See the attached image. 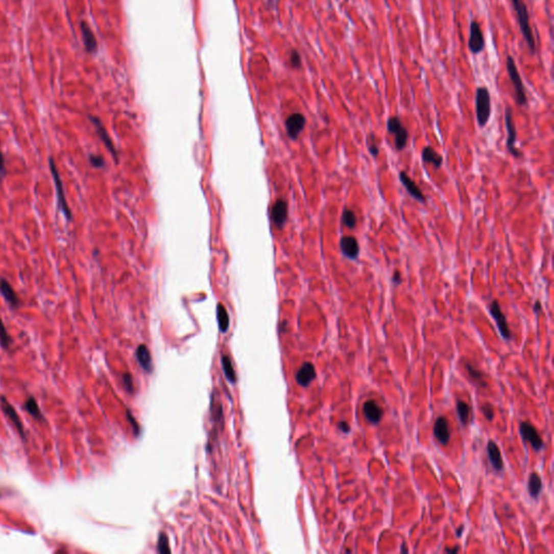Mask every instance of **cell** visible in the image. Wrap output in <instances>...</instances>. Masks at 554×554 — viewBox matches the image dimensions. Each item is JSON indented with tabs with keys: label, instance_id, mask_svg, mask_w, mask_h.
<instances>
[{
	"label": "cell",
	"instance_id": "obj_1",
	"mask_svg": "<svg viewBox=\"0 0 554 554\" xmlns=\"http://www.w3.org/2000/svg\"><path fill=\"white\" fill-rule=\"evenodd\" d=\"M511 3H512V6H513L514 10H515V13H516V16H517V21H519V25H520V29H521L522 35L524 37V40H525L526 44H527V47L531 50V52L534 54L536 52V49H537V47H536V40H535L534 33H533V30H532V26H531L528 8H527V6H526V4L523 2V0H511Z\"/></svg>",
	"mask_w": 554,
	"mask_h": 554
},
{
	"label": "cell",
	"instance_id": "obj_2",
	"mask_svg": "<svg viewBox=\"0 0 554 554\" xmlns=\"http://www.w3.org/2000/svg\"><path fill=\"white\" fill-rule=\"evenodd\" d=\"M475 115L479 127H485L492 115V100L486 87H478L475 92Z\"/></svg>",
	"mask_w": 554,
	"mask_h": 554
},
{
	"label": "cell",
	"instance_id": "obj_3",
	"mask_svg": "<svg viewBox=\"0 0 554 554\" xmlns=\"http://www.w3.org/2000/svg\"><path fill=\"white\" fill-rule=\"evenodd\" d=\"M507 71H508L509 78H510L511 83L514 87L516 103L520 106H525L526 104H527V97H526V91H525L522 77L520 75V71L516 67L515 61L512 56L507 57Z\"/></svg>",
	"mask_w": 554,
	"mask_h": 554
},
{
	"label": "cell",
	"instance_id": "obj_4",
	"mask_svg": "<svg viewBox=\"0 0 554 554\" xmlns=\"http://www.w3.org/2000/svg\"><path fill=\"white\" fill-rule=\"evenodd\" d=\"M49 168H50L51 175H52V178H53V181H54V185H56L57 198H58V204H59L60 210H61V212L63 214H64V216L66 218V219L68 221H70L73 219L71 210H70V208H69V206L67 204V201H66L64 187H63V182H62V179L60 177L59 170H58V168L56 166V162H54L52 157H49Z\"/></svg>",
	"mask_w": 554,
	"mask_h": 554
},
{
	"label": "cell",
	"instance_id": "obj_5",
	"mask_svg": "<svg viewBox=\"0 0 554 554\" xmlns=\"http://www.w3.org/2000/svg\"><path fill=\"white\" fill-rule=\"evenodd\" d=\"M387 130L394 135V144L397 151H403L408 141V130L402 124L399 117H390L387 122Z\"/></svg>",
	"mask_w": 554,
	"mask_h": 554
},
{
	"label": "cell",
	"instance_id": "obj_6",
	"mask_svg": "<svg viewBox=\"0 0 554 554\" xmlns=\"http://www.w3.org/2000/svg\"><path fill=\"white\" fill-rule=\"evenodd\" d=\"M504 123H505V128H507V133H508V139H507L508 151H509V153L511 154L512 156L520 157L521 156V152L517 150L516 147H515V143H516V127H515L514 119H513V110L510 106L505 107Z\"/></svg>",
	"mask_w": 554,
	"mask_h": 554
},
{
	"label": "cell",
	"instance_id": "obj_7",
	"mask_svg": "<svg viewBox=\"0 0 554 554\" xmlns=\"http://www.w3.org/2000/svg\"><path fill=\"white\" fill-rule=\"evenodd\" d=\"M469 50L473 54H479L485 49V37L479 23L474 20L470 24V38L468 42Z\"/></svg>",
	"mask_w": 554,
	"mask_h": 554
},
{
	"label": "cell",
	"instance_id": "obj_8",
	"mask_svg": "<svg viewBox=\"0 0 554 554\" xmlns=\"http://www.w3.org/2000/svg\"><path fill=\"white\" fill-rule=\"evenodd\" d=\"M489 313H490V315L493 316V319L495 320L498 329H499V331H500V334L502 335V338L504 340H510L511 339V331H510V328H509V325H508L505 316H504L503 312L501 311L500 304H499V302L497 300H494L492 303H490Z\"/></svg>",
	"mask_w": 554,
	"mask_h": 554
},
{
	"label": "cell",
	"instance_id": "obj_9",
	"mask_svg": "<svg viewBox=\"0 0 554 554\" xmlns=\"http://www.w3.org/2000/svg\"><path fill=\"white\" fill-rule=\"evenodd\" d=\"M520 433L522 435V439L524 441L529 442L532 447L535 450L539 451L544 447V444L540 438V435L538 434L537 430L535 429V426H533L531 423L522 422L520 425Z\"/></svg>",
	"mask_w": 554,
	"mask_h": 554
},
{
	"label": "cell",
	"instance_id": "obj_10",
	"mask_svg": "<svg viewBox=\"0 0 554 554\" xmlns=\"http://www.w3.org/2000/svg\"><path fill=\"white\" fill-rule=\"evenodd\" d=\"M306 124L305 117L300 113H295L290 115L286 119V130L287 134L289 135L290 139L296 140L299 134L304 129V126Z\"/></svg>",
	"mask_w": 554,
	"mask_h": 554
},
{
	"label": "cell",
	"instance_id": "obj_11",
	"mask_svg": "<svg viewBox=\"0 0 554 554\" xmlns=\"http://www.w3.org/2000/svg\"><path fill=\"white\" fill-rule=\"evenodd\" d=\"M340 250L344 258L349 260H356L359 256V244L354 236H343L340 239Z\"/></svg>",
	"mask_w": 554,
	"mask_h": 554
},
{
	"label": "cell",
	"instance_id": "obj_12",
	"mask_svg": "<svg viewBox=\"0 0 554 554\" xmlns=\"http://www.w3.org/2000/svg\"><path fill=\"white\" fill-rule=\"evenodd\" d=\"M0 405H2L3 411H4L5 415L8 417V419L13 423V425L15 426V429L17 430V433H19L20 437L24 440L25 439L24 425H23V422L21 420L20 416L17 415V413L15 412L14 407L7 401V398L5 396L0 397Z\"/></svg>",
	"mask_w": 554,
	"mask_h": 554
},
{
	"label": "cell",
	"instance_id": "obj_13",
	"mask_svg": "<svg viewBox=\"0 0 554 554\" xmlns=\"http://www.w3.org/2000/svg\"><path fill=\"white\" fill-rule=\"evenodd\" d=\"M89 119H90V122H91V123L93 124V126H94V128H95L98 134H99L100 139H101L102 142L105 144L106 149H107L108 151H110V153L112 154L113 157L115 158V160L118 161V155H117L116 149H115L114 144H113V142H112V140H111V138H110V135H108L106 129L104 128V126H103L102 122L100 121L98 117L92 116V115H89Z\"/></svg>",
	"mask_w": 554,
	"mask_h": 554
},
{
	"label": "cell",
	"instance_id": "obj_14",
	"mask_svg": "<svg viewBox=\"0 0 554 554\" xmlns=\"http://www.w3.org/2000/svg\"><path fill=\"white\" fill-rule=\"evenodd\" d=\"M399 180H401V182L404 185V187L406 188L408 194H410L414 199H416L417 202H419L421 204H425L426 199H425V196L422 193V190L419 187H418V185L416 184L415 181L407 175V172H405V171L399 172Z\"/></svg>",
	"mask_w": 554,
	"mask_h": 554
},
{
	"label": "cell",
	"instance_id": "obj_15",
	"mask_svg": "<svg viewBox=\"0 0 554 554\" xmlns=\"http://www.w3.org/2000/svg\"><path fill=\"white\" fill-rule=\"evenodd\" d=\"M316 378L315 367L312 363H304L301 368L296 374V381L303 388H306L311 384L312 381Z\"/></svg>",
	"mask_w": 554,
	"mask_h": 554
},
{
	"label": "cell",
	"instance_id": "obj_16",
	"mask_svg": "<svg viewBox=\"0 0 554 554\" xmlns=\"http://www.w3.org/2000/svg\"><path fill=\"white\" fill-rule=\"evenodd\" d=\"M287 220V204L283 199L278 201L272 207V221L278 229L283 228Z\"/></svg>",
	"mask_w": 554,
	"mask_h": 554
},
{
	"label": "cell",
	"instance_id": "obj_17",
	"mask_svg": "<svg viewBox=\"0 0 554 554\" xmlns=\"http://www.w3.org/2000/svg\"><path fill=\"white\" fill-rule=\"evenodd\" d=\"M433 433H434V437L437 438V440L442 445H446L449 442L450 432H449V426H448L446 418L445 417L438 418L437 422H435L434 424Z\"/></svg>",
	"mask_w": 554,
	"mask_h": 554
},
{
	"label": "cell",
	"instance_id": "obj_18",
	"mask_svg": "<svg viewBox=\"0 0 554 554\" xmlns=\"http://www.w3.org/2000/svg\"><path fill=\"white\" fill-rule=\"evenodd\" d=\"M0 294L5 298V300L11 307L16 308L20 306V299L12 286L9 284V281L5 278H0Z\"/></svg>",
	"mask_w": 554,
	"mask_h": 554
},
{
	"label": "cell",
	"instance_id": "obj_19",
	"mask_svg": "<svg viewBox=\"0 0 554 554\" xmlns=\"http://www.w3.org/2000/svg\"><path fill=\"white\" fill-rule=\"evenodd\" d=\"M80 31L81 35H83V40L85 48L88 53H95L98 51V42L95 39V36L91 29L88 26V24L84 21L80 22Z\"/></svg>",
	"mask_w": 554,
	"mask_h": 554
},
{
	"label": "cell",
	"instance_id": "obj_20",
	"mask_svg": "<svg viewBox=\"0 0 554 554\" xmlns=\"http://www.w3.org/2000/svg\"><path fill=\"white\" fill-rule=\"evenodd\" d=\"M363 412H364L366 419L372 424H378L383 415L381 407L375 401H367L366 403H364Z\"/></svg>",
	"mask_w": 554,
	"mask_h": 554
},
{
	"label": "cell",
	"instance_id": "obj_21",
	"mask_svg": "<svg viewBox=\"0 0 554 554\" xmlns=\"http://www.w3.org/2000/svg\"><path fill=\"white\" fill-rule=\"evenodd\" d=\"M487 453H488L489 461H490V463H492L493 469L495 471H498V472L502 471L503 461H502L501 452H500V449H499V447L497 446V444L494 441H489L488 442V444H487Z\"/></svg>",
	"mask_w": 554,
	"mask_h": 554
},
{
	"label": "cell",
	"instance_id": "obj_22",
	"mask_svg": "<svg viewBox=\"0 0 554 554\" xmlns=\"http://www.w3.org/2000/svg\"><path fill=\"white\" fill-rule=\"evenodd\" d=\"M135 356H137V359L140 363L141 367L145 371L152 372V370H153L152 356H151V353H150L149 349L145 347L144 344H141V346L138 347L137 351H135Z\"/></svg>",
	"mask_w": 554,
	"mask_h": 554
},
{
	"label": "cell",
	"instance_id": "obj_23",
	"mask_svg": "<svg viewBox=\"0 0 554 554\" xmlns=\"http://www.w3.org/2000/svg\"><path fill=\"white\" fill-rule=\"evenodd\" d=\"M421 158L423 162L432 163V165L439 169L443 165V157L438 152H435L431 147H425L421 152Z\"/></svg>",
	"mask_w": 554,
	"mask_h": 554
},
{
	"label": "cell",
	"instance_id": "obj_24",
	"mask_svg": "<svg viewBox=\"0 0 554 554\" xmlns=\"http://www.w3.org/2000/svg\"><path fill=\"white\" fill-rule=\"evenodd\" d=\"M542 490V480L537 473H533L528 479V493L532 498L537 499Z\"/></svg>",
	"mask_w": 554,
	"mask_h": 554
},
{
	"label": "cell",
	"instance_id": "obj_25",
	"mask_svg": "<svg viewBox=\"0 0 554 554\" xmlns=\"http://www.w3.org/2000/svg\"><path fill=\"white\" fill-rule=\"evenodd\" d=\"M24 410H25L27 413H29L33 418H35L36 420H40V421L43 420V415H42V413H41V411H40L39 405H38L37 401H36V399H35L33 396H31V397H30L29 399H27V401L25 402V404H24Z\"/></svg>",
	"mask_w": 554,
	"mask_h": 554
},
{
	"label": "cell",
	"instance_id": "obj_26",
	"mask_svg": "<svg viewBox=\"0 0 554 554\" xmlns=\"http://www.w3.org/2000/svg\"><path fill=\"white\" fill-rule=\"evenodd\" d=\"M216 319H218V324H219L220 330L222 332H226V330L229 329V326H230V319H229L228 312H226L225 307L222 304H218Z\"/></svg>",
	"mask_w": 554,
	"mask_h": 554
},
{
	"label": "cell",
	"instance_id": "obj_27",
	"mask_svg": "<svg viewBox=\"0 0 554 554\" xmlns=\"http://www.w3.org/2000/svg\"><path fill=\"white\" fill-rule=\"evenodd\" d=\"M465 367L468 371V374L470 376V378L475 381L476 384H478L479 387H486V382H485V376H484V372H482L480 370L476 369L474 366H472L470 363H466L465 364Z\"/></svg>",
	"mask_w": 554,
	"mask_h": 554
},
{
	"label": "cell",
	"instance_id": "obj_28",
	"mask_svg": "<svg viewBox=\"0 0 554 554\" xmlns=\"http://www.w3.org/2000/svg\"><path fill=\"white\" fill-rule=\"evenodd\" d=\"M342 223L347 226L348 229L352 230L356 226V215L355 212L349 208H346L342 212Z\"/></svg>",
	"mask_w": 554,
	"mask_h": 554
},
{
	"label": "cell",
	"instance_id": "obj_29",
	"mask_svg": "<svg viewBox=\"0 0 554 554\" xmlns=\"http://www.w3.org/2000/svg\"><path fill=\"white\" fill-rule=\"evenodd\" d=\"M457 414H458V418L460 422L466 425L469 421V418H470V406L466 403V402H462V401H459L457 403Z\"/></svg>",
	"mask_w": 554,
	"mask_h": 554
},
{
	"label": "cell",
	"instance_id": "obj_30",
	"mask_svg": "<svg viewBox=\"0 0 554 554\" xmlns=\"http://www.w3.org/2000/svg\"><path fill=\"white\" fill-rule=\"evenodd\" d=\"M11 344H12V339L10 337V334L8 333L2 316H0V346H2L4 349L8 350L9 348H10Z\"/></svg>",
	"mask_w": 554,
	"mask_h": 554
},
{
	"label": "cell",
	"instance_id": "obj_31",
	"mask_svg": "<svg viewBox=\"0 0 554 554\" xmlns=\"http://www.w3.org/2000/svg\"><path fill=\"white\" fill-rule=\"evenodd\" d=\"M222 367H223V371H224L225 377L228 378V380H230L231 382H235L236 375H235V371H234V368H233V365H232V362L228 356H223L222 357Z\"/></svg>",
	"mask_w": 554,
	"mask_h": 554
},
{
	"label": "cell",
	"instance_id": "obj_32",
	"mask_svg": "<svg viewBox=\"0 0 554 554\" xmlns=\"http://www.w3.org/2000/svg\"><path fill=\"white\" fill-rule=\"evenodd\" d=\"M157 550L159 553H170L171 550L169 548V541L167 538V535L165 533L159 534V538L157 542Z\"/></svg>",
	"mask_w": 554,
	"mask_h": 554
},
{
	"label": "cell",
	"instance_id": "obj_33",
	"mask_svg": "<svg viewBox=\"0 0 554 554\" xmlns=\"http://www.w3.org/2000/svg\"><path fill=\"white\" fill-rule=\"evenodd\" d=\"M89 161L94 168H103L105 166L104 158L100 155H94V154L89 155Z\"/></svg>",
	"mask_w": 554,
	"mask_h": 554
},
{
	"label": "cell",
	"instance_id": "obj_34",
	"mask_svg": "<svg viewBox=\"0 0 554 554\" xmlns=\"http://www.w3.org/2000/svg\"><path fill=\"white\" fill-rule=\"evenodd\" d=\"M480 411H482L483 415L485 416V418L488 421H492L494 419V408L490 404L482 405V407H480Z\"/></svg>",
	"mask_w": 554,
	"mask_h": 554
},
{
	"label": "cell",
	"instance_id": "obj_35",
	"mask_svg": "<svg viewBox=\"0 0 554 554\" xmlns=\"http://www.w3.org/2000/svg\"><path fill=\"white\" fill-rule=\"evenodd\" d=\"M290 64H292V66L295 68L301 66V57L296 50H294L292 54H290Z\"/></svg>",
	"mask_w": 554,
	"mask_h": 554
},
{
	"label": "cell",
	"instance_id": "obj_36",
	"mask_svg": "<svg viewBox=\"0 0 554 554\" xmlns=\"http://www.w3.org/2000/svg\"><path fill=\"white\" fill-rule=\"evenodd\" d=\"M371 137H372V142H368V141H367L368 151H369V153L371 154L372 156H374L375 158H377L378 155H379V148H378V145H377V144L375 143V141H374V139H375L374 134H371Z\"/></svg>",
	"mask_w": 554,
	"mask_h": 554
},
{
	"label": "cell",
	"instance_id": "obj_37",
	"mask_svg": "<svg viewBox=\"0 0 554 554\" xmlns=\"http://www.w3.org/2000/svg\"><path fill=\"white\" fill-rule=\"evenodd\" d=\"M123 382H124V386L126 388L127 391H128L129 393L132 392L133 390V382H132V377L129 375V374H124L123 375Z\"/></svg>",
	"mask_w": 554,
	"mask_h": 554
},
{
	"label": "cell",
	"instance_id": "obj_38",
	"mask_svg": "<svg viewBox=\"0 0 554 554\" xmlns=\"http://www.w3.org/2000/svg\"><path fill=\"white\" fill-rule=\"evenodd\" d=\"M7 176V169H6V161L5 156L0 150V178H5Z\"/></svg>",
	"mask_w": 554,
	"mask_h": 554
},
{
	"label": "cell",
	"instance_id": "obj_39",
	"mask_svg": "<svg viewBox=\"0 0 554 554\" xmlns=\"http://www.w3.org/2000/svg\"><path fill=\"white\" fill-rule=\"evenodd\" d=\"M392 281H393L394 286H398V285L402 284V276H401V273H399V272H397V271L394 272L393 277H392Z\"/></svg>",
	"mask_w": 554,
	"mask_h": 554
},
{
	"label": "cell",
	"instance_id": "obj_40",
	"mask_svg": "<svg viewBox=\"0 0 554 554\" xmlns=\"http://www.w3.org/2000/svg\"><path fill=\"white\" fill-rule=\"evenodd\" d=\"M338 428H339L343 433H347V434L350 433V431H351V428H350L349 423L346 422V421H340V422L338 423Z\"/></svg>",
	"mask_w": 554,
	"mask_h": 554
},
{
	"label": "cell",
	"instance_id": "obj_41",
	"mask_svg": "<svg viewBox=\"0 0 554 554\" xmlns=\"http://www.w3.org/2000/svg\"><path fill=\"white\" fill-rule=\"evenodd\" d=\"M533 310H534V313H535V314H539V313H540V312L542 311L541 303H540V301H539V300H537V301H536V302H535V304H534V307H533Z\"/></svg>",
	"mask_w": 554,
	"mask_h": 554
},
{
	"label": "cell",
	"instance_id": "obj_42",
	"mask_svg": "<svg viewBox=\"0 0 554 554\" xmlns=\"http://www.w3.org/2000/svg\"><path fill=\"white\" fill-rule=\"evenodd\" d=\"M128 419H129V420L131 421V423H132V426H133V429H135V430H134L135 434H137V435H138V434H139V425L137 424V422H135V420H133V418L131 417V415H130V413H129V412H128Z\"/></svg>",
	"mask_w": 554,
	"mask_h": 554
},
{
	"label": "cell",
	"instance_id": "obj_43",
	"mask_svg": "<svg viewBox=\"0 0 554 554\" xmlns=\"http://www.w3.org/2000/svg\"><path fill=\"white\" fill-rule=\"evenodd\" d=\"M458 551H459V548H458V547H455V548H446V549H445V552H446V553H453V554H455V553H457Z\"/></svg>",
	"mask_w": 554,
	"mask_h": 554
},
{
	"label": "cell",
	"instance_id": "obj_44",
	"mask_svg": "<svg viewBox=\"0 0 554 554\" xmlns=\"http://www.w3.org/2000/svg\"><path fill=\"white\" fill-rule=\"evenodd\" d=\"M463 527H465V526H463V525H461V526H460V527H459V528L457 529V532H456V534H457V537H461V535H462L463 531H465V528H463Z\"/></svg>",
	"mask_w": 554,
	"mask_h": 554
},
{
	"label": "cell",
	"instance_id": "obj_45",
	"mask_svg": "<svg viewBox=\"0 0 554 554\" xmlns=\"http://www.w3.org/2000/svg\"><path fill=\"white\" fill-rule=\"evenodd\" d=\"M401 551H402V552H408V550H406V549H405V544H403V546H402V549H401Z\"/></svg>",
	"mask_w": 554,
	"mask_h": 554
}]
</instances>
